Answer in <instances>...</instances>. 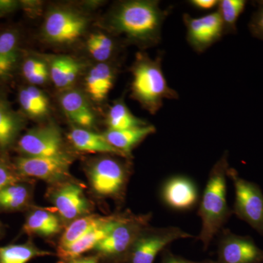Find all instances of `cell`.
<instances>
[{"mask_svg":"<svg viewBox=\"0 0 263 263\" xmlns=\"http://www.w3.org/2000/svg\"><path fill=\"white\" fill-rule=\"evenodd\" d=\"M151 218V214L137 216L125 213L117 226L95 250L100 257L114 263L124 262L132 245L141 230L148 226Z\"/></svg>","mask_w":263,"mask_h":263,"instance_id":"cell-5","label":"cell"},{"mask_svg":"<svg viewBox=\"0 0 263 263\" xmlns=\"http://www.w3.org/2000/svg\"><path fill=\"white\" fill-rule=\"evenodd\" d=\"M14 148L23 157L65 155L61 131L53 123L33 127L20 136Z\"/></svg>","mask_w":263,"mask_h":263,"instance_id":"cell-8","label":"cell"},{"mask_svg":"<svg viewBox=\"0 0 263 263\" xmlns=\"http://www.w3.org/2000/svg\"><path fill=\"white\" fill-rule=\"evenodd\" d=\"M26 122V117L13 108L5 90L0 89V155H7L14 148Z\"/></svg>","mask_w":263,"mask_h":263,"instance_id":"cell-13","label":"cell"},{"mask_svg":"<svg viewBox=\"0 0 263 263\" xmlns=\"http://www.w3.org/2000/svg\"><path fill=\"white\" fill-rule=\"evenodd\" d=\"M89 175L95 193L110 197H117L122 193L127 177L125 166L112 157H103L95 162Z\"/></svg>","mask_w":263,"mask_h":263,"instance_id":"cell-11","label":"cell"},{"mask_svg":"<svg viewBox=\"0 0 263 263\" xmlns=\"http://www.w3.org/2000/svg\"><path fill=\"white\" fill-rule=\"evenodd\" d=\"M89 19L80 10L70 6H56L46 13L42 36L46 42L65 46L76 42L84 34Z\"/></svg>","mask_w":263,"mask_h":263,"instance_id":"cell-4","label":"cell"},{"mask_svg":"<svg viewBox=\"0 0 263 263\" xmlns=\"http://www.w3.org/2000/svg\"><path fill=\"white\" fill-rule=\"evenodd\" d=\"M60 102L62 110L70 121L81 112L91 108L87 97L79 89L65 90L60 96Z\"/></svg>","mask_w":263,"mask_h":263,"instance_id":"cell-30","label":"cell"},{"mask_svg":"<svg viewBox=\"0 0 263 263\" xmlns=\"http://www.w3.org/2000/svg\"><path fill=\"white\" fill-rule=\"evenodd\" d=\"M155 132V126L147 124L124 130L108 129L103 133V136L116 149L122 152L126 157H129L133 148Z\"/></svg>","mask_w":263,"mask_h":263,"instance_id":"cell-22","label":"cell"},{"mask_svg":"<svg viewBox=\"0 0 263 263\" xmlns=\"http://www.w3.org/2000/svg\"><path fill=\"white\" fill-rule=\"evenodd\" d=\"M247 2L245 0H221L218 5L224 33L236 32V22L245 9Z\"/></svg>","mask_w":263,"mask_h":263,"instance_id":"cell-29","label":"cell"},{"mask_svg":"<svg viewBox=\"0 0 263 263\" xmlns=\"http://www.w3.org/2000/svg\"><path fill=\"white\" fill-rule=\"evenodd\" d=\"M168 13L160 8L158 1L120 2L110 10L107 27L140 47H151L160 43L162 24Z\"/></svg>","mask_w":263,"mask_h":263,"instance_id":"cell-1","label":"cell"},{"mask_svg":"<svg viewBox=\"0 0 263 263\" xmlns=\"http://www.w3.org/2000/svg\"><path fill=\"white\" fill-rule=\"evenodd\" d=\"M106 124L108 129L112 130H124L148 124L146 121L133 115L123 100H117L110 107Z\"/></svg>","mask_w":263,"mask_h":263,"instance_id":"cell-26","label":"cell"},{"mask_svg":"<svg viewBox=\"0 0 263 263\" xmlns=\"http://www.w3.org/2000/svg\"><path fill=\"white\" fill-rule=\"evenodd\" d=\"M114 215L100 216L96 214L85 215L78 218L67 226L62 234L59 247H65L80 239L87 234L113 219Z\"/></svg>","mask_w":263,"mask_h":263,"instance_id":"cell-24","label":"cell"},{"mask_svg":"<svg viewBox=\"0 0 263 263\" xmlns=\"http://www.w3.org/2000/svg\"><path fill=\"white\" fill-rule=\"evenodd\" d=\"M86 48L96 61L104 63L113 56L116 46L110 36L103 32H95L88 37Z\"/></svg>","mask_w":263,"mask_h":263,"instance_id":"cell-28","label":"cell"},{"mask_svg":"<svg viewBox=\"0 0 263 263\" xmlns=\"http://www.w3.org/2000/svg\"><path fill=\"white\" fill-rule=\"evenodd\" d=\"M228 157L226 152L213 166L200 200L198 216L202 220V229L197 240L202 242L205 250L233 214L226 198Z\"/></svg>","mask_w":263,"mask_h":263,"instance_id":"cell-2","label":"cell"},{"mask_svg":"<svg viewBox=\"0 0 263 263\" xmlns=\"http://www.w3.org/2000/svg\"><path fill=\"white\" fill-rule=\"evenodd\" d=\"M164 203L176 211L193 209L198 201V190L193 180L176 176L165 181L161 191Z\"/></svg>","mask_w":263,"mask_h":263,"instance_id":"cell-14","label":"cell"},{"mask_svg":"<svg viewBox=\"0 0 263 263\" xmlns=\"http://www.w3.org/2000/svg\"><path fill=\"white\" fill-rule=\"evenodd\" d=\"M71 122L75 124L76 127L89 129L94 126L95 123V115L92 109L89 108L81 112L76 115Z\"/></svg>","mask_w":263,"mask_h":263,"instance_id":"cell-33","label":"cell"},{"mask_svg":"<svg viewBox=\"0 0 263 263\" xmlns=\"http://www.w3.org/2000/svg\"><path fill=\"white\" fill-rule=\"evenodd\" d=\"M64 263H100V262H99V257L97 256V257H79Z\"/></svg>","mask_w":263,"mask_h":263,"instance_id":"cell-37","label":"cell"},{"mask_svg":"<svg viewBox=\"0 0 263 263\" xmlns=\"http://www.w3.org/2000/svg\"><path fill=\"white\" fill-rule=\"evenodd\" d=\"M235 188L233 214L263 236V194L257 183L242 179L235 169L228 171Z\"/></svg>","mask_w":263,"mask_h":263,"instance_id":"cell-7","label":"cell"},{"mask_svg":"<svg viewBox=\"0 0 263 263\" xmlns=\"http://www.w3.org/2000/svg\"><path fill=\"white\" fill-rule=\"evenodd\" d=\"M22 8V3L18 0H0V18L11 14Z\"/></svg>","mask_w":263,"mask_h":263,"instance_id":"cell-35","label":"cell"},{"mask_svg":"<svg viewBox=\"0 0 263 263\" xmlns=\"http://www.w3.org/2000/svg\"><path fill=\"white\" fill-rule=\"evenodd\" d=\"M189 238H193V235L178 227L147 226L137 236L123 263H154L156 257L170 243Z\"/></svg>","mask_w":263,"mask_h":263,"instance_id":"cell-6","label":"cell"},{"mask_svg":"<svg viewBox=\"0 0 263 263\" xmlns=\"http://www.w3.org/2000/svg\"><path fill=\"white\" fill-rule=\"evenodd\" d=\"M22 34L15 27L0 29V82L11 80L22 57Z\"/></svg>","mask_w":263,"mask_h":263,"instance_id":"cell-16","label":"cell"},{"mask_svg":"<svg viewBox=\"0 0 263 263\" xmlns=\"http://www.w3.org/2000/svg\"><path fill=\"white\" fill-rule=\"evenodd\" d=\"M5 227L3 226V223L0 221V238H3L5 234Z\"/></svg>","mask_w":263,"mask_h":263,"instance_id":"cell-38","label":"cell"},{"mask_svg":"<svg viewBox=\"0 0 263 263\" xmlns=\"http://www.w3.org/2000/svg\"><path fill=\"white\" fill-rule=\"evenodd\" d=\"M44 59L48 64L50 79L57 89L64 91L71 89L84 67L82 62L69 55H50Z\"/></svg>","mask_w":263,"mask_h":263,"instance_id":"cell-17","label":"cell"},{"mask_svg":"<svg viewBox=\"0 0 263 263\" xmlns=\"http://www.w3.org/2000/svg\"><path fill=\"white\" fill-rule=\"evenodd\" d=\"M216 263H263V250L250 236L221 230L218 241Z\"/></svg>","mask_w":263,"mask_h":263,"instance_id":"cell-10","label":"cell"},{"mask_svg":"<svg viewBox=\"0 0 263 263\" xmlns=\"http://www.w3.org/2000/svg\"><path fill=\"white\" fill-rule=\"evenodd\" d=\"M115 71L106 62L98 63L90 69L85 78V89L91 100L102 102L113 88Z\"/></svg>","mask_w":263,"mask_h":263,"instance_id":"cell-19","label":"cell"},{"mask_svg":"<svg viewBox=\"0 0 263 263\" xmlns=\"http://www.w3.org/2000/svg\"><path fill=\"white\" fill-rule=\"evenodd\" d=\"M72 160L69 156L56 157H23L18 156L12 161L19 176L24 179L36 178L55 182L69 175Z\"/></svg>","mask_w":263,"mask_h":263,"instance_id":"cell-9","label":"cell"},{"mask_svg":"<svg viewBox=\"0 0 263 263\" xmlns=\"http://www.w3.org/2000/svg\"><path fill=\"white\" fill-rule=\"evenodd\" d=\"M131 72L132 98L151 114H155L162 108L164 100L178 98L176 91L167 84L160 57L152 60L146 53L139 52Z\"/></svg>","mask_w":263,"mask_h":263,"instance_id":"cell-3","label":"cell"},{"mask_svg":"<svg viewBox=\"0 0 263 263\" xmlns=\"http://www.w3.org/2000/svg\"><path fill=\"white\" fill-rule=\"evenodd\" d=\"M61 224L58 216L46 210H34L26 217L22 233L28 235L51 236L60 233Z\"/></svg>","mask_w":263,"mask_h":263,"instance_id":"cell-23","label":"cell"},{"mask_svg":"<svg viewBox=\"0 0 263 263\" xmlns=\"http://www.w3.org/2000/svg\"><path fill=\"white\" fill-rule=\"evenodd\" d=\"M24 181L26 179L17 174L12 161L7 155H0V190L12 183Z\"/></svg>","mask_w":263,"mask_h":263,"instance_id":"cell-31","label":"cell"},{"mask_svg":"<svg viewBox=\"0 0 263 263\" xmlns=\"http://www.w3.org/2000/svg\"><path fill=\"white\" fill-rule=\"evenodd\" d=\"M249 30L254 37L263 41V1L257 3V8L249 24Z\"/></svg>","mask_w":263,"mask_h":263,"instance_id":"cell-32","label":"cell"},{"mask_svg":"<svg viewBox=\"0 0 263 263\" xmlns=\"http://www.w3.org/2000/svg\"><path fill=\"white\" fill-rule=\"evenodd\" d=\"M217 0H192L190 4L200 10H212L219 5Z\"/></svg>","mask_w":263,"mask_h":263,"instance_id":"cell-36","label":"cell"},{"mask_svg":"<svg viewBox=\"0 0 263 263\" xmlns=\"http://www.w3.org/2000/svg\"><path fill=\"white\" fill-rule=\"evenodd\" d=\"M52 202L65 220H75L89 212V203L84 190L75 183H65L60 186L53 193Z\"/></svg>","mask_w":263,"mask_h":263,"instance_id":"cell-15","label":"cell"},{"mask_svg":"<svg viewBox=\"0 0 263 263\" xmlns=\"http://www.w3.org/2000/svg\"><path fill=\"white\" fill-rule=\"evenodd\" d=\"M183 22L186 26L189 44L198 53L211 47L224 33V24L218 10L200 18L184 14Z\"/></svg>","mask_w":263,"mask_h":263,"instance_id":"cell-12","label":"cell"},{"mask_svg":"<svg viewBox=\"0 0 263 263\" xmlns=\"http://www.w3.org/2000/svg\"><path fill=\"white\" fill-rule=\"evenodd\" d=\"M124 214L114 215L113 219L106 224L97 228L89 233L81 237L70 245L65 247H58L57 254L64 262L79 258L81 255L91 249L96 248L97 246L106 238L107 235L117 226L122 219Z\"/></svg>","mask_w":263,"mask_h":263,"instance_id":"cell-18","label":"cell"},{"mask_svg":"<svg viewBox=\"0 0 263 263\" xmlns=\"http://www.w3.org/2000/svg\"><path fill=\"white\" fill-rule=\"evenodd\" d=\"M31 190L26 181L8 185L0 190V212H18L29 206Z\"/></svg>","mask_w":263,"mask_h":263,"instance_id":"cell-25","label":"cell"},{"mask_svg":"<svg viewBox=\"0 0 263 263\" xmlns=\"http://www.w3.org/2000/svg\"><path fill=\"white\" fill-rule=\"evenodd\" d=\"M69 139L72 146L80 152L108 154L126 157L106 141L103 134H98L89 129L76 126L71 129Z\"/></svg>","mask_w":263,"mask_h":263,"instance_id":"cell-21","label":"cell"},{"mask_svg":"<svg viewBox=\"0 0 263 263\" xmlns=\"http://www.w3.org/2000/svg\"><path fill=\"white\" fill-rule=\"evenodd\" d=\"M18 103L21 112L26 119H41L47 117L50 103L47 95L37 86H21L18 91Z\"/></svg>","mask_w":263,"mask_h":263,"instance_id":"cell-20","label":"cell"},{"mask_svg":"<svg viewBox=\"0 0 263 263\" xmlns=\"http://www.w3.org/2000/svg\"><path fill=\"white\" fill-rule=\"evenodd\" d=\"M53 253L37 248L31 240L21 245L0 247V263H28L36 257Z\"/></svg>","mask_w":263,"mask_h":263,"instance_id":"cell-27","label":"cell"},{"mask_svg":"<svg viewBox=\"0 0 263 263\" xmlns=\"http://www.w3.org/2000/svg\"><path fill=\"white\" fill-rule=\"evenodd\" d=\"M160 263H216V262L212 259H205L202 261L190 260L173 254L168 248H166L162 252Z\"/></svg>","mask_w":263,"mask_h":263,"instance_id":"cell-34","label":"cell"}]
</instances>
